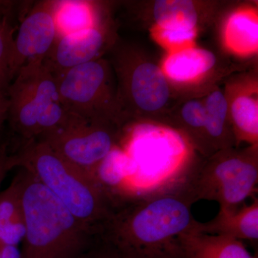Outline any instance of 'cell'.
Wrapping results in <instances>:
<instances>
[{
  "instance_id": "cell-1",
  "label": "cell",
  "mask_w": 258,
  "mask_h": 258,
  "mask_svg": "<svg viewBox=\"0 0 258 258\" xmlns=\"http://www.w3.org/2000/svg\"><path fill=\"white\" fill-rule=\"evenodd\" d=\"M192 202L177 184L121 200L103 226L101 237L125 258H159L181 236L196 232Z\"/></svg>"
},
{
  "instance_id": "cell-2",
  "label": "cell",
  "mask_w": 258,
  "mask_h": 258,
  "mask_svg": "<svg viewBox=\"0 0 258 258\" xmlns=\"http://www.w3.org/2000/svg\"><path fill=\"white\" fill-rule=\"evenodd\" d=\"M11 169L20 167L36 178L86 227L101 233L116 200L94 174L52 150L45 142H23L10 156Z\"/></svg>"
},
{
  "instance_id": "cell-3",
  "label": "cell",
  "mask_w": 258,
  "mask_h": 258,
  "mask_svg": "<svg viewBox=\"0 0 258 258\" xmlns=\"http://www.w3.org/2000/svg\"><path fill=\"white\" fill-rule=\"evenodd\" d=\"M20 169L21 258L84 257L101 234L81 223L36 178Z\"/></svg>"
},
{
  "instance_id": "cell-4",
  "label": "cell",
  "mask_w": 258,
  "mask_h": 258,
  "mask_svg": "<svg viewBox=\"0 0 258 258\" xmlns=\"http://www.w3.org/2000/svg\"><path fill=\"white\" fill-rule=\"evenodd\" d=\"M7 91L10 124L23 142L37 140L64 123L69 115L57 83L42 62H30L19 71Z\"/></svg>"
},
{
  "instance_id": "cell-5",
  "label": "cell",
  "mask_w": 258,
  "mask_h": 258,
  "mask_svg": "<svg viewBox=\"0 0 258 258\" xmlns=\"http://www.w3.org/2000/svg\"><path fill=\"white\" fill-rule=\"evenodd\" d=\"M254 153L220 151L176 184L193 203L215 201L220 210L235 211L257 189L258 165Z\"/></svg>"
},
{
  "instance_id": "cell-6",
  "label": "cell",
  "mask_w": 258,
  "mask_h": 258,
  "mask_svg": "<svg viewBox=\"0 0 258 258\" xmlns=\"http://www.w3.org/2000/svg\"><path fill=\"white\" fill-rule=\"evenodd\" d=\"M59 96L68 112L89 121L117 126L119 118L106 61L97 59L55 76Z\"/></svg>"
},
{
  "instance_id": "cell-7",
  "label": "cell",
  "mask_w": 258,
  "mask_h": 258,
  "mask_svg": "<svg viewBox=\"0 0 258 258\" xmlns=\"http://www.w3.org/2000/svg\"><path fill=\"white\" fill-rule=\"evenodd\" d=\"M117 138L115 125L89 121L71 113L63 124L37 140L45 142L70 162L94 174L115 149Z\"/></svg>"
},
{
  "instance_id": "cell-8",
  "label": "cell",
  "mask_w": 258,
  "mask_h": 258,
  "mask_svg": "<svg viewBox=\"0 0 258 258\" xmlns=\"http://www.w3.org/2000/svg\"><path fill=\"white\" fill-rule=\"evenodd\" d=\"M60 1L45 0L34 5L20 25L14 38L10 74L12 81L30 62H43L57 36L56 15Z\"/></svg>"
},
{
  "instance_id": "cell-9",
  "label": "cell",
  "mask_w": 258,
  "mask_h": 258,
  "mask_svg": "<svg viewBox=\"0 0 258 258\" xmlns=\"http://www.w3.org/2000/svg\"><path fill=\"white\" fill-rule=\"evenodd\" d=\"M118 67L125 96L137 108L147 112L164 108L170 90L159 66L152 62L135 63L126 53L120 56Z\"/></svg>"
},
{
  "instance_id": "cell-10",
  "label": "cell",
  "mask_w": 258,
  "mask_h": 258,
  "mask_svg": "<svg viewBox=\"0 0 258 258\" xmlns=\"http://www.w3.org/2000/svg\"><path fill=\"white\" fill-rule=\"evenodd\" d=\"M106 42L99 19L91 28L57 37L43 64L54 77L98 59Z\"/></svg>"
},
{
  "instance_id": "cell-11",
  "label": "cell",
  "mask_w": 258,
  "mask_h": 258,
  "mask_svg": "<svg viewBox=\"0 0 258 258\" xmlns=\"http://www.w3.org/2000/svg\"><path fill=\"white\" fill-rule=\"evenodd\" d=\"M196 232L226 236L235 240H258V200L235 211L219 210L217 216L207 222H198Z\"/></svg>"
},
{
  "instance_id": "cell-12",
  "label": "cell",
  "mask_w": 258,
  "mask_h": 258,
  "mask_svg": "<svg viewBox=\"0 0 258 258\" xmlns=\"http://www.w3.org/2000/svg\"><path fill=\"white\" fill-rule=\"evenodd\" d=\"M179 242L191 258H256L242 241L226 236L191 232L179 237Z\"/></svg>"
},
{
  "instance_id": "cell-13",
  "label": "cell",
  "mask_w": 258,
  "mask_h": 258,
  "mask_svg": "<svg viewBox=\"0 0 258 258\" xmlns=\"http://www.w3.org/2000/svg\"><path fill=\"white\" fill-rule=\"evenodd\" d=\"M215 63L216 57L211 51L190 46L171 52L163 72L177 82H188L206 74Z\"/></svg>"
},
{
  "instance_id": "cell-14",
  "label": "cell",
  "mask_w": 258,
  "mask_h": 258,
  "mask_svg": "<svg viewBox=\"0 0 258 258\" xmlns=\"http://www.w3.org/2000/svg\"><path fill=\"white\" fill-rule=\"evenodd\" d=\"M158 29L166 30H196L198 15L189 0H158L153 10Z\"/></svg>"
},
{
  "instance_id": "cell-15",
  "label": "cell",
  "mask_w": 258,
  "mask_h": 258,
  "mask_svg": "<svg viewBox=\"0 0 258 258\" xmlns=\"http://www.w3.org/2000/svg\"><path fill=\"white\" fill-rule=\"evenodd\" d=\"M225 40L227 46L237 53L255 52L258 47L257 15L249 11L231 15L226 25Z\"/></svg>"
},
{
  "instance_id": "cell-16",
  "label": "cell",
  "mask_w": 258,
  "mask_h": 258,
  "mask_svg": "<svg viewBox=\"0 0 258 258\" xmlns=\"http://www.w3.org/2000/svg\"><path fill=\"white\" fill-rule=\"evenodd\" d=\"M96 21L94 3L88 1H60L56 15L57 37L91 28Z\"/></svg>"
},
{
  "instance_id": "cell-17",
  "label": "cell",
  "mask_w": 258,
  "mask_h": 258,
  "mask_svg": "<svg viewBox=\"0 0 258 258\" xmlns=\"http://www.w3.org/2000/svg\"><path fill=\"white\" fill-rule=\"evenodd\" d=\"M11 6L10 2L0 1V90L5 92L13 82L10 62L15 30L11 20Z\"/></svg>"
},
{
  "instance_id": "cell-18",
  "label": "cell",
  "mask_w": 258,
  "mask_h": 258,
  "mask_svg": "<svg viewBox=\"0 0 258 258\" xmlns=\"http://www.w3.org/2000/svg\"><path fill=\"white\" fill-rule=\"evenodd\" d=\"M231 115L240 138L257 143L258 137L257 101L252 97H237L231 106Z\"/></svg>"
},
{
  "instance_id": "cell-19",
  "label": "cell",
  "mask_w": 258,
  "mask_h": 258,
  "mask_svg": "<svg viewBox=\"0 0 258 258\" xmlns=\"http://www.w3.org/2000/svg\"><path fill=\"white\" fill-rule=\"evenodd\" d=\"M22 217L20 178L18 174L9 187L0 192V222Z\"/></svg>"
},
{
  "instance_id": "cell-20",
  "label": "cell",
  "mask_w": 258,
  "mask_h": 258,
  "mask_svg": "<svg viewBox=\"0 0 258 258\" xmlns=\"http://www.w3.org/2000/svg\"><path fill=\"white\" fill-rule=\"evenodd\" d=\"M25 235L23 217L0 222V246L16 245L23 242Z\"/></svg>"
},
{
  "instance_id": "cell-21",
  "label": "cell",
  "mask_w": 258,
  "mask_h": 258,
  "mask_svg": "<svg viewBox=\"0 0 258 258\" xmlns=\"http://www.w3.org/2000/svg\"><path fill=\"white\" fill-rule=\"evenodd\" d=\"M83 258H118V255L115 249L101 237Z\"/></svg>"
},
{
  "instance_id": "cell-22",
  "label": "cell",
  "mask_w": 258,
  "mask_h": 258,
  "mask_svg": "<svg viewBox=\"0 0 258 258\" xmlns=\"http://www.w3.org/2000/svg\"><path fill=\"white\" fill-rule=\"evenodd\" d=\"M10 154L6 144H0V186L8 171L11 169L10 164Z\"/></svg>"
},
{
  "instance_id": "cell-23",
  "label": "cell",
  "mask_w": 258,
  "mask_h": 258,
  "mask_svg": "<svg viewBox=\"0 0 258 258\" xmlns=\"http://www.w3.org/2000/svg\"><path fill=\"white\" fill-rule=\"evenodd\" d=\"M9 104V99L7 92L0 90V130L5 120L8 118Z\"/></svg>"
},
{
  "instance_id": "cell-24",
  "label": "cell",
  "mask_w": 258,
  "mask_h": 258,
  "mask_svg": "<svg viewBox=\"0 0 258 258\" xmlns=\"http://www.w3.org/2000/svg\"><path fill=\"white\" fill-rule=\"evenodd\" d=\"M159 258H191L189 254L185 252L184 249L182 248L181 244H179V240L177 243L171 247V248L168 249L165 253L163 254L161 257Z\"/></svg>"
},
{
  "instance_id": "cell-25",
  "label": "cell",
  "mask_w": 258,
  "mask_h": 258,
  "mask_svg": "<svg viewBox=\"0 0 258 258\" xmlns=\"http://www.w3.org/2000/svg\"><path fill=\"white\" fill-rule=\"evenodd\" d=\"M1 258H21V250L16 245L0 246Z\"/></svg>"
},
{
  "instance_id": "cell-26",
  "label": "cell",
  "mask_w": 258,
  "mask_h": 258,
  "mask_svg": "<svg viewBox=\"0 0 258 258\" xmlns=\"http://www.w3.org/2000/svg\"><path fill=\"white\" fill-rule=\"evenodd\" d=\"M115 252H116V251H115ZM118 254V253H117ZM118 258H125V257H121V256L119 255V254H118Z\"/></svg>"
},
{
  "instance_id": "cell-27",
  "label": "cell",
  "mask_w": 258,
  "mask_h": 258,
  "mask_svg": "<svg viewBox=\"0 0 258 258\" xmlns=\"http://www.w3.org/2000/svg\"><path fill=\"white\" fill-rule=\"evenodd\" d=\"M0 258H1V254H0Z\"/></svg>"
}]
</instances>
